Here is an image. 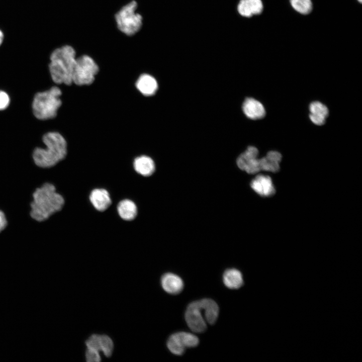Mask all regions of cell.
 Returning <instances> with one entry per match:
<instances>
[{"instance_id": "obj_1", "label": "cell", "mask_w": 362, "mask_h": 362, "mask_svg": "<svg viewBox=\"0 0 362 362\" xmlns=\"http://www.w3.org/2000/svg\"><path fill=\"white\" fill-rule=\"evenodd\" d=\"M30 215L37 221H43L60 211L64 204L63 197L56 192L54 185L45 183L34 192Z\"/></svg>"}, {"instance_id": "obj_2", "label": "cell", "mask_w": 362, "mask_h": 362, "mask_svg": "<svg viewBox=\"0 0 362 362\" xmlns=\"http://www.w3.org/2000/svg\"><path fill=\"white\" fill-rule=\"evenodd\" d=\"M76 52L71 46L57 48L50 56L49 71L53 81L57 84L70 85L76 62Z\"/></svg>"}, {"instance_id": "obj_3", "label": "cell", "mask_w": 362, "mask_h": 362, "mask_svg": "<svg viewBox=\"0 0 362 362\" xmlns=\"http://www.w3.org/2000/svg\"><path fill=\"white\" fill-rule=\"evenodd\" d=\"M46 148H36L33 154L35 164L41 167H50L63 159L67 154V143L57 132H49L43 137Z\"/></svg>"}, {"instance_id": "obj_4", "label": "cell", "mask_w": 362, "mask_h": 362, "mask_svg": "<svg viewBox=\"0 0 362 362\" xmlns=\"http://www.w3.org/2000/svg\"><path fill=\"white\" fill-rule=\"evenodd\" d=\"M61 90L56 86L38 93L34 97L32 107L35 116L41 120L54 118L61 105Z\"/></svg>"}, {"instance_id": "obj_5", "label": "cell", "mask_w": 362, "mask_h": 362, "mask_svg": "<svg viewBox=\"0 0 362 362\" xmlns=\"http://www.w3.org/2000/svg\"><path fill=\"white\" fill-rule=\"evenodd\" d=\"M137 10V4L133 1L123 6L115 14L117 28L127 36L134 35L142 27L143 18Z\"/></svg>"}, {"instance_id": "obj_6", "label": "cell", "mask_w": 362, "mask_h": 362, "mask_svg": "<svg viewBox=\"0 0 362 362\" xmlns=\"http://www.w3.org/2000/svg\"><path fill=\"white\" fill-rule=\"evenodd\" d=\"M99 67L90 56L84 55L76 59L72 82L78 85H89L95 80Z\"/></svg>"}, {"instance_id": "obj_7", "label": "cell", "mask_w": 362, "mask_h": 362, "mask_svg": "<svg viewBox=\"0 0 362 362\" xmlns=\"http://www.w3.org/2000/svg\"><path fill=\"white\" fill-rule=\"evenodd\" d=\"M199 343V339L196 335L183 331L170 335L166 341L169 350L176 355H183L187 348L196 347Z\"/></svg>"}, {"instance_id": "obj_8", "label": "cell", "mask_w": 362, "mask_h": 362, "mask_svg": "<svg viewBox=\"0 0 362 362\" xmlns=\"http://www.w3.org/2000/svg\"><path fill=\"white\" fill-rule=\"evenodd\" d=\"M185 320L188 327L196 333H203L207 329V324L202 315V307L200 300L190 303L185 314Z\"/></svg>"}, {"instance_id": "obj_9", "label": "cell", "mask_w": 362, "mask_h": 362, "mask_svg": "<svg viewBox=\"0 0 362 362\" xmlns=\"http://www.w3.org/2000/svg\"><path fill=\"white\" fill-rule=\"evenodd\" d=\"M258 149L254 146H250L237 157L236 163L238 167L249 174H253L260 170L259 159L257 158Z\"/></svg>"}, {"instance_id": "obj_10", "label": "cell", "mask_w": 362, "mask_h": 362, "mask_svg": "<svg viewBox=\"0 0 362 362\" xmlns=\"http://www.w3.org/2000/svg\"><path fill=\"white\" fill-rule=\"evenodd\" d=\"M160 283L163 290L171 295L179 294L184 288V283L182 278L171 273H166L162 275Z\"/></svg>"}, {"instance_id": "obj_11", "label": "cell", "mask_w": 362, "mask_h": 362, "mask_svg": "<svg viewBox=\"0 0 362 362\" xmlns=\"http://www.w3.org/2000/svg\"><path fill=\"white\" fill-rule=\"evenodd\" d=\"M252 189L262 197H269L275 192L271 178L267 175L260 174L253 178L250 183Z\"/></svg>"}, {"instance_id": "obj_12", "label": "cell", "mask_w": 362, "mask_h": 362, "mask_svg": "<svg viewBox=\"0 0 362 362\" xmlns=\"http://www.w3.org/2000/svg\"><path fill=\"white\" fill-rule=\"evenodd\" d=\"M242 108L245 115L251 120L260 119L265 115V110L263 105L252 98H247L244 100Z\"/></svg>"}, {"instance_id": "obj_13", "label": "cell", "mask_w": 362, "mask_h": 362, "mask_svg": "<svg viewBox=\"0 0 362 362\" xmlns=\"http://www.w3.org/2000/svg\"><path fill=\"white\" fill-rule=\"evenodd\" d=\"M89 200L94 207L100 212L107 209L111 204L110 194L104 189L93 190L90 194Z\"/></svg>"}, {"instance_id": "obj_14", "label": "cell", "mask_w": 362, "mask_h": 362, "mask_svg": "<svg viewBox=\"0 0 362 362\" xmlns=\"http://www.w3.org/2000/svg\"><path fill=\"white\" fill-rule=\"evenodd\" d=\"M237 10L241 16L250 17L261 13L263 4L261 0H240Z\"/></svg>"}, {"instance_id": "obj_15", "label": "cell", "mask_w": 362, "mask_h": 362, "mask_svg": "<svg viewBox=\"0 0 362 362\" xmlns=\"http://www.w3.org/2000/svg\"><path fill=\"white\" fill-rule=\"evenodd\" d=\"M223 282L228 288L237 290L244 284L241 272L235 268H230L224 270L222 276Z\"/></svg>"}, {"instance_id": "obj_16", "label": "cell", "mask_w": 362, "mask_h": 362, "mask_svg": "<svg viewBox=\"0 0 362 362\" xmlns=\"http://www.w3.org/2000/svg\"><path fill=\"white\" fill-rule=\"evenodd\" d=\"M136 86L138 90L145 96L153 95L158 88L156 80L148 74L140 75L136 81Z\"/></svg>"}, {"instance_id": "obj_17", "label": "cell", "mask_w": 362, "mask_h": 362, "mask_svg": "<svg viewBox=\"0 0 362 362\" xmlns=\"http://www.w3.org/2000/svg\"><path fill=\"white\" fill-rule=\"evenodd\" d=\"M135 170L143 176H149L154 172L155 166L153 159L149 156L142 155L136 157L133 162Z\"/></svg>"}, {"instance_id": "obj_18", "label": "cell", "mask_w": 362, "mask_h": 362, "mask_svg": "<svg viewBox=\"0 0 362 362\" xmlns=\"http://www.w3.org/2000/svg\"><path fill=\"white\" fill-rule=\"evenodd\" d=\"M281 159L282 155L278 151L268 152L266 156L259 159L260 169L277 172L280 168L279 163Z\"/></svg>"}, {"instance_id": "obj_19", "label": "cell", "mask_w": 362, "mask_h": 362, "mask_svg": "<svg viewBox=\"0 0 362 362\" xmlns=\"http://www.w3.org/2000/svg\"><path fill=\"white\" fill-rule=\"evenodd\" d=\"M204 311L205 318L210 325L214 324L218 318L219 308L216 302L210 298L200 300Z\"/></svg>"}, {"instance_id": "obj_20", "label": "cell", "mask_w": 362, "mask_h": 362, "mask_svg": "<svg viewBox=\"0 0 362 362\" xmlns=\"http://www.w3.org/2000/svg\"><path fill=\"white\" fill-rule=\"evenodd\" d=\"M117 211L119 216L126 221L133 220L137 214L136 204L129 199L120 201L117 206Z\"/></svg>"}, {"instance_id": "obj_21", "label": "cell", "mask_w": 362, "mask_h": 362, "mask_svg": "<svg viewBox=\"0 0 362 362\" xmlns=\"http://www.w3.org/2000/svg\"><path fill=\"white\" fill-rule=\"evenodd\" d=\"M290 3L293 8L301 14H308L312 9L311 0H290Z\"/></svg>"}, {"instance_id": "obj_22", "label": "cell", "mask_w": 362, "mask_h": 362, "mask_svg": "<svg viewBox=\"0 0 362 362\" xmlns=\"http://www.w3.org/2000/svg\"><path fill=\"white\" fill-rule=\"evenodd\" d=\"M114 343L112 339L106 334L100 335V350L107 357L110 356L113 351Z\"/></svg>"}, {"instance_id": "obj_23", "label": "cell", "mask_w": 362, "mask_h": 362, "mask_svg": "<svg viewBox=\"0 0 362 362\" xmlns=\"http://www.w3.org/2000/svg\"><path fill=\"white\" fill-rule=\"evenodd\" d=\"M309 110L311 114L323 116L326 118L329 114L327 107L318 101L312 102L309 105Z\"/></svg>"}, {"instance_id": "obj_24", "label": "cell", "mask_w": 362, "mask_h": 362, "mask_svg": "<svg viewBox=\"0 0 362 362\" xmlns=\"http://www.w3.org/2000/svg\"><path fill=\"white\" fill-rule=\"evenodd\" d=\"M85 344L87 349L100 351V335H91L85 341Z\"/></svg>"}, {"instance_id": "obj_25", "label": "cell", "mask_w": 362, "mask_h": 362, "mask_svg": "<svg viewBox=\"0 0 362 362\" xmlns=\"http://www.w3.org/2000/svg\"><path fill=\"white\" fill-rule=\"evenodd\" d=\"M85 359L87 362H98L101 360L99 351L86 348Z\"/></svg>"}, {"instance_id": "obj_26", "label": "cell", "mask_w": 362, "mask_h": 362, "mask_svg": "<svg viewBox=\"0 0 362 362\" xmlns=\"http://www.w3.org/2000/svg\"><path fill=\"white\" fill-rule=\"evenodd\" d=\"M9 103L10 98L8 95L5 92L0 90V110L7 108Z\"/></svg>"}, {"instance_id": "obj_27", "label": "cell", "mask_w": 362, "mask_h": 362, "mask_svg": "<svg viewBox=\"0 0 362 362\" xmlns=\"http://www.w3.org/2000/svg\"><path fill=\"white\" fill-rule=\"evenodd\" d=\"M309 118L313 123L317 125H322L326 122V117L313 114H310Z\"/></svg>"}, {"instance_id": "obj_28", "label": "cell", "mask_w": 362, "mask_h": 362, "mask_svg": "<svg viewBox=\"0 0 362 362\" xmlns=\"http://www.w3.org/2000/svg\"><path fill=\"white\" fill-rule=\"evenodd\" d=\"M7 221L4 213L0 210V232L6 227Z\"/></svg>"}, {"instance_id": "obj_29", "label": "cell", "mask_w": 362, "mask_h": 362, "mask_svg": "<svg viewBox=\"0 0 362 362\" xmlns=\"http://www.w3.org/2000/svg\"><path fill=\"white\" fill-rule=\"evenodd\" d=\"M4 34L3 32L0 29V46L3 44L4 40Z\"/></svg>"}, {"instance_id": "obj_30", "label": "cell", "mask_w": 362, "mask_h": 362, "mask_svg": "<svg viewBox=\"0 0 362 362\" xmlns=\"http://www.w3.org/2000/svg\"><path fill=\"white\" fill-rule=\"evenodd\" d=\"M360 3H361L362 0H357Z\"/></svg>"}]
</instances>
